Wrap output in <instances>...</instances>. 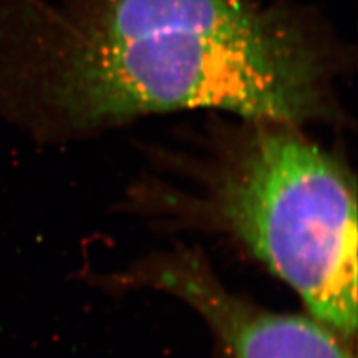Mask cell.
<instances>
[{
    "instance_id": "cell-1",
    "label": "cell",
    "mask_w": 358,
    "mask_h": 358,
    "mask_svg": "<svg viewBox=\"0 0 358 358\" xmlns=\"http://www.w3.org/2000/svg\"><path fill=\"white\" fill-rule=\"evenodd\" d=\"M355 66L294 0H0V118L47 147L196 109L348 130Z\"/></svg>"
},
{
    "instance_id": "cell-2",
    "label": "cell",
    "mask_w": 358,
    "mask_h": 358,
    "mask_svg": "<svg viewBox=\"0 0 358 358\" xmlns=\"http://www.w3.org/2000/svg\"><path fill=\"white\" fill-rule=\"evenodd\" d=\"M226 234L293 288L313 320L357 331V176L296 122L209 112L184 143L154 145L117 201Z\"/></svg>"
},
{
    "instance_id": "cell-3",
    "label": "cell",
    "mask_w": 358,
    "mask_h": 358,
    "mask_svg": "<svg viewBox=\"0 0 358 358\" xmlns=\"http://www.w3.org/2000/svg\"><path fill=\"white\" fill-rule=\"evenodd\" d=\"M143 273L201 312L229 358H354L320 321L255 309L227 293L200 252L178 248L145 264Z\"/></svg>"
}]
</instances>
